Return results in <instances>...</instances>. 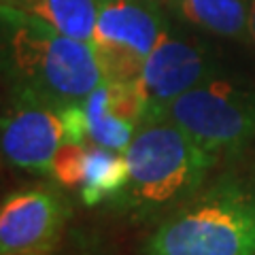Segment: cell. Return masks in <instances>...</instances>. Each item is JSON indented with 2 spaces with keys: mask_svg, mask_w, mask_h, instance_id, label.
I'll return each mask as SVG.
<instances>
[{
  "mask_svg": "<svg viewBox=\"0 0 255 255\" xmlns=\"http://www.w3.org/2000/svg\"><path fill=\"white\" fill-rule=\"evenodd\" d=\"M85 159H87L85 142H75V140L62 142V147L53 157L49 177H53L62 187L68 189L81 187L85 174Z\"/></svg>",
  "mask_w": 255,
  "mask_h": 255,
  "instance_id": "13",
  "label": "cell"
},
{
  "mask_svg": "<svg viewBox=\"0 0 255 255\" xmlns=\"http://www.w3.org/2000/svg\"><path fill=\"white\" fill-rule=\"evenodd\" d=\"M81 107L87 117V140L122 153L145 124V107L134 81L105 79Z\"/></svg>",
  "mask_w": 255,
  "mask_h": 255,
  "instance_id": "9",
  "label": "cell"
},
{
  "mask_svg": "<svg viewBox=\"0 0 255 255\" xmlns=\"http://www.w3.org/2000/svg\"><path fill=\"white\" fill-rule=\"evenodd\" d=\"M128 183V162L122 151H113L100 145L87 149L85 174L79 187L85 206H98L111 202L122 194Z\"/></svg>",
  "mask_w": 255,
  "mask_h": 255,
  "instance_id": "12",
  "label": "cell"
},
{
  "mask_svg": "<svg viewBox=\"0 0 255 255\" xmlns=\"http://www.w3.org/2000/svg\"><path fill=\"white\" fill-rule=\"evenodd\" d=\"M166 4L191 28L251 47L245 0H166Z\"/></svg>",
  "mask_w": 255,
  "mask_h": 255,
  "instance_id": "10",
  "label": "cell"
},
{
  "mask_svg": "<svg viewBox=\"0 0 255 255\" xmlns=\"http://www.w3.org/2000/svg\"><path fill=\"white\" fill-rule=\"evenodd\" d=\"M2 255H53L51 249H43V251H17V253H2Z\"/></svg>",
  "mask_w": 255,
  "mask_h": 255,
  "instance_id": "15",
  "label": "cell"
},
{
  "mask_svg": "<svg viewBox=\"0 0 255 255\" xmlns=\"http://www.w3.org/2000/svg\"><path fill=\"white\" fill-rule=\"evenodd\" d=\"M145 255H255V196L221 179L164 215Z\"/></svg>",
  "mask_w": 255,
  "mask_h": 255,
  "instance_id": "3",
  "label": "cell"
},
{
  "mask_svg": "<svg viewBox=\"0 0 255 255\" xmlns=\"http://www.w3.org/2000/svg\"><path fill=\"white\" fill-rule=\"evenodd\" d=\"M247 15H249V34H251V47L255 49V0H245Z\"/></svg>",
  "mask_w": 255,
  "mask_h": 255,
  "instance_id": "14",
  "label": "cell"
},
{
  "mask_svg": "<svg viewBox=\"0 0 255 255\" xmlns=\"http://www.w3.org/2000/svg\"><path fill=\"white\" fill-rule=\"evenodd\" d=\"M4 70L11 87L58 107H75L107 79L96 47L2 4Z\"/></svg>",
  "mask_w": 255,
  "mask_h": 255,
  "instance_id": "1",
  "label": "cell"
},
{
  "mask_svg": "<svg viewBox=\"0 0 255 255\" xmlns=\"http://www.w3.org/2000/svg\"><path fill=\"white\" fill-rule=\"evenodd\" d=\"M64 109L30 92L13 90L2 115L4 157L17 168L49 177L55 153L68 140Z\"/></svg>",
  "mask_w": 255,
  "mask_h": 255,
  "instance_id": "7",
  "label": "cell"
},
{
  "mask_svg": "<svg viewBox=\"0 0 255 255\" xmlns=\"http://www.w3.org/2000/svg\"><path fill=\"white\" fill-rule=\"evenodd\" d=\"M68 213V200L47 185L6 196L0 209V253L53 249Z\"/></svg>",
  "mask_w": 255,
  "mask_h": 255,
  "instance_id": "8",
  "label": "cell"
},
{
  "mask_svg": "<svg viewBox=\"0 0 255 255\" xmlns=\"http://www.w3.org/2000/svg\"><path fill=\"white\" fill-rule=\"evenodd\" d=\"M215 75L209 49L200 41L168 26L134 79L145 107V124L166 119L170 107L183 94Z\"/></svg>",
  "mask_w": 255,
  "mask_h": 255,
  "instance_id": "6",
  "label": "cell"
},
{
  "mask_svg": "<svg viewBox=\"0 0 255 255\" xmlns=\"http://www.w3.org/2000/svg\"><path fill=\"white\" fill-rule=\"evenodd\" d=\"M166 119L213 157L236 153L255 140V90L215 75L183 94Z\"/></svg>",
  "mask_w": 255,
  "mask_h": 255,
  "instance_id": "4",
  "label": "cell"
},
{
  "mask_svg": "<svg viewBox=\"0 0 255 255\" xmlns=\"http://www.w3.org/2000/svg\"><path fill=\"white\" fill-rule=\"evenodd\" d=\"M15 0H2V4H13Z\"/></svg>",
  "mask_w": 255,
  "mask_h": 255,
  "instance_id": "16",
  "label": "cell"
},
{
  "mask_svg": "<svg viewBox=\"0 0 255 255\" xmlns=\"http://www.w3.org/2000/svg\"><path fill=\"white\" fill-rule=\"evenodd\" d=\"M23 13L79 41H94L102 0H15Z\"/></svg>",
  "mask_w": 255,
  "mask_h": 255,
  "instance_id": "11",
  "label": "cell"
},
{
  "mask_svg": "<svg viewBox=\"0 0 255 255\" xmlns=\"http://www.w3.org/2000/svg\"><path fill=\"white\" fill-rule=\"evenodd\" d=\"M168 26L157 0H102L92 45L107 79L134 81Z\"/></svg>",
  "mask_w": 255,
  "mask_h": 255,
  "instance_id": "5",
  "label": "cell"
},
{
  "mask_svg": "<svg viewBox=\"0 0 255 255\" xmlns=\"http://www.w3.org/2000/svg\"><path fill=\"white\" fill-rule=\"evenodd\" d=\"M124 157L128 183L109 206L140 219L168 215L191 200L217 159L170 119L142 124Z\"/></svg>",
  "mask_w": 255,
  "mask_h": 255,
  "instance_id": "2",
  "label": "cell"
}]
</instances>
